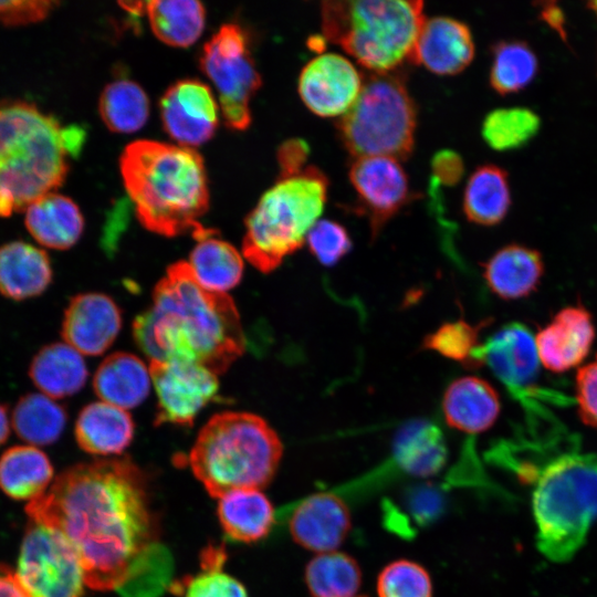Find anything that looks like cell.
<instances>
[{"label":"cell","mask_w":597,"mask_h":597,"mask_svg":"<svg viewBox=\"0 0 597 597\" xmlns=\"http://www.w3.org/2000/svg\"><path fill=\"white\" fill-rule=\"evenodd\" d=\"M283 454L277 433L260 416L214 415L189 453L195 476L217 499L234 490H261L274 478Z\"/></svg>","instance_id":"obj_6"},{"label":"cell","mask_w":597,"mask_h":597,"mask_svg":"<svg viewBox=\"0 0 597 597\" xmlns=\"http://www.w3.org/2000/svg\"><path fill=\"white\" fill-rule=\"evenodd\" d=\"M594 337L591 316L584 307L563 308L535 337L540 362L548 370L566 371L587 356Z\"/></svg>","instance_id":"obj_20"},{"label":"cell","mask_w":597,"mask_h":597,"mask_svg":"<svg viewBox=\"0 0 597 597\" xmlns=\"http://www.w3.org/2000/svg\"><path fill=\"white\" fill-rule=\"evenodd\" d=\"M145 13L155 36L170 46L193 44L205 28L206 10L199 1H148Z\"/></svg>","instance_id":"obj_33"},{"label":"cell","mask_w":597,"mask_h":597,"mask_svg":"<svg viewBox=\"0 0 597 597\" xmlns=\"http://www.w3.org/2000/svg\"><path fill=\"white\" fill-rule=\"evenodd\" d=\"M25 512L69 540L95 590H122L164 557L145 476L128 458L64 470Z\"/></svg>","instance_id":"obj_1"},{"label":"cell","mask_w":597,"mask_h":597,"mask_svg":"<svg viewBox=\"0 0 597 597\" xmlns=\"http://www.w3.org/2000/svg\"><path fill=\"white\" fill-rule=\"evenodd\" d=\"M67 413L55 399L42 392H29L15 404L11 427L27 444L43 447L54 443L64 431Z\"/></svg>","instance_id":"obj_31"},{"label":"cell","mask_w":597,"mask_h":597,"mask_svg":"<svg viewBox=\"0 0 597 597\" xmlns=\"http://www.w3.org/2000/svg\"><path fill=\"white\" fill-rule=\"evenodd\" d=\"M482 325L483 323L473 326L463 320L446 322L423 338L422 348L468 367L480 345L479 332Z\"/></svg>","instance_id":"obj_41"},{"label":"cell","mask_w":597,"mask_h":597,"mask_svg":"<svg viewBox=\"0 0 597 597\" xmlns=\"http://www.w3.org/2000/svg\"><path fill=\"white\" fill-rule=\"evenodd\" d=\"M84 139L82 127L63 126L32 102L0 100V217L61 187Z\"/></svg>","instance_id":"obj_5"},{"label":"cell","mask_w":597,"mask_h":597,"mask_svg":"<svg viewBox=\"0 0 597 597\" xmlns=\"http://www.w3.org/2000/svg\"><path fill=\"white\" fill-rule=\"evenodd\" d=\"M590 7H591V9H593V10L596 12V14H597V1L591 2V3H590Z\"/></svg>","instance_id":"obj_50"},{"label":"cell","mask_w":597,"mask_h":597,"mask_svg":"<svg viewBox=\"0 0 597 597\" xmlns=\"http://www.w3.org/2000/svg\"><path fill=\"white\" fill-rule=\"evenodd\" d=\"M227 554L222 547L208 546L201 553V570L186 579L184 597H248L244 586L223 572Z\"/></svg>","instance_id":"obj_39"},{"label":"cell","mask_w":597,"mask_h":597,"mask_svg":"<svg viewBox=\"0 0 597 597\" xmlns=\"http://www.w3.org/2000/svg\"><path fill=\"white\" fill-rule=\"evenodd\" d=\"M542 14L549 25L563 33L564 17L559 8L551 4L549 7L543 8Z\"/></svg>","instance_id":"obj_48"},{"label":"cell","mask_w":597,"mask_h":597,"mask_svg":"<svg viewBox=\"0 0 597 597\" xmlns=\"http://www.w3.org/2000/svg\"><path fill=\"white\" fill-rule=\"evenodd\" d=\"M327 189V178L313 166L281 176L245 219L243 256L262 273L275 270L306 241L324 210Z\"/></svg>","instance_id":"obj_8"},{"label":"cell","mask_w":597,"mask_h":597,"mask_svg":"<svg viewBox=\"0 0 597 597\" xmlns=\"http://www.w3.org/2000/svg\"><path fill=\"white\" fill-rule=\"evenodd\" d=\"M510 203L507 176L500 167L484 165L469 177L463 193V211L471 222L482 226L499 223Z\"/></svg>","instance_id":"obj_32"},{"label":"cell","mask_w":597,"mask_h":597,"mask_svg":"<svg viewBox=\"0 0 597 597\" xmlns=\"http://www.w3.org/2000/svg\"><path fill=\"white\" fill-rule=\"evenodd\" d=\"M360 73L345 56L324 53L312 59L298 76L297 90L305 106L322 117L343 116L363 88Z\"/></svg>","instance_id":"obj_16"},{"label":"cell","mask_w":597,"mask_h":597,"mask_svg":"<svg viewBox=\"0 0 597 597\" xmlns=\"http://www.w3.org/2000/svg\"><path fill=\"white\" fill-rule=\"evenodd\" d=\"M149 100L143 87L128 78L108 83L102 91L98 111L106 127L121 134L139 130L149 116Z\"/></svg>","instance_id":"obj_34"},{"label":"cell","mask_w":597,"mask_h":597,"mask_svg":"<svg viewBox=\"0 0 597 597\" xmlns=\"http://www.w3.org/2000/svg\"><path fill=\"white\" fill-rule=\"evenodd\" d=\"M56 6L57 2L45 0L0 1V24L20 27L36 23L48 18Z\"/></svg>","instance_id":"obj_43"},{"label":"cell","mask_w":597,"mask_h":597,"mask_svg":"<svg viewBox=\"0 0 597 597\" xmlns=\"http://www.w3.org/2000/svg\"><path fill=\"white\" fill-rule=\"evenodd\" d=\"M350 526L346 503L333 493L306 498L295 507L289 521L293 540L317 554L336 551L346 540Z\"/></svg>","instance_id":"obj_18"},{"label":"cell","mask_w":597,"mask_h":597,"mask_svg":"<svg viewBox=\"0 0 597 597\" xmlns=\"http://www.w3.org/2000/svg\"><path fill=\"white\" fill-rule=\"evenodd\" d=\"M543 274L541 255L528 248L511 244L495 252L484 264L490 290L503 300H516L533 292Z\"/></svg>","instance_id":"obj_28"},{"label":"cell","mask_w":597,"mask_h":597,"mask_svg":"<svg viewBox=\"0 0 597 597\" xmlns=\"http://www.w3.org/2000/svg\"><path fill=\"white\" fill-rule=\"evenodd\" d=\"M305 583L313 597H356L362 585V570L348 554L321 553L307 563Z\"/></svg>","instance_id":"obj_35"},{"label":"cell","mask_w":597,"mask_h":597,"mask_svg":"<svg viewBox=\"0 0 597 597\" xmlns=\"http://www.w3.org/2000/svg\"><path fill=\"white\" fill-rule=\"evenodd\" d=\"M498 461L532 488L536 545L552 562L569 561L597 520V453L556 417L526 425L503 441Z\"/></svg>","instance_id":"obj_2"},{"label":"cell","mask_w":597,"mask_h":597,"mask_svg":"<svg viewBox=\"0 0 597 597\" xmlns=\"http://www.w3.org/2000/svg\"><path fill=\"white\" fill-rule=\"evenodd\" d=\"M122 327L116 303L102 293L73 296L64 311L61 334L82 355L97 356L108 349Z\"/></svg>","instance_id":"obj_17"},{"label":"cell","mask_w":597,"mask_h":597,"mask_svg":"<svg viewBox=\"0 0 597 597\" xmlns=\"http://www.w3.org/2000/svg\"><path fill=\"white\" fill-rule=\"evenodd\" d=\"M149 368L130 353L107 356L95 371L93 387L102 401L124 410L139 406L151 385Z\"/></svg>","instance_id":"obj_25"},{"label":"cell","mask_w":597,"mask_h":597,"mask_svg":"<svg viewBox=\"0 0 597 597\" xmlns=\"http://www.w3.org/2000/svg\"><path fill=\"white\" fill-rule=\"evenodd\" d=\"M422 7L405 0L324 1L323 34L374 73H389L411 60Z\"/></svg>","instance_id":"obj_7"},{"label":"cell","mask_w":597,"mask_h":597,"mask_svg":"<svg viewBox=\"0 0 597 597\" xmlns=\"http://www.w3.org/2000/svg\"><path fill=\"white\" fill-rule=\"evenodd\" d=\"M119 170L144 228L165 237L206 229L199 221L209 207L207 172L193 148L135 140L123 150Z\"/></svg>","instance_id":"obj_4"},{"label":"cell","mask_w":597,"mask_h":597,"mask_svg":"<svg viewBox=\"0 0 597 597\" xmlns=\"http://www.w3.org/2000/svg\"><path fill=\"white\" fill-rule=\"evenodd\" d=\"M486 365L510 394L521 404L537 400H561V395L536 387L540 370L535 338L521 323H511L480 344L468 365Z\"/></svg>","instance_id":"obj_12"},{"label":"cell","mask_w":597,"mask_h":597,"mask_svg":"<svg viewBox=\"0 0 597 597\" xmlns=\"http://www.w3.org/2000/svg\"><path fill=\"white\" fill-rule=\"evenodd\" d=\"M221 526L233 541L258 542L268 536L274 523V510L261 490H234L219 499Z\"/></svg>","instance_id":"obj_30"},{"label":"cell","mask_w":597,"mask_h":597,"mask_svg":"<svg viewBox=\"0 0 597 597\" xmlns=\"http://www.w3.org/2000/svg\"><path fill=\"white\" fill-rule=\"evenodd\" d=\"M400 465L417 475L437 472L446 461L447 449L440 430L423 420L401 429L395 443Z\"/></svg>","instance_id":"obj_36"},{"label":"cell","mask_w":597,"mask_h":597,"mask_svg":"<svg viewBox=\"0 0 597 597\" xmlns=\"http://www.w3.org/2000/svg\"><path fill=\"white\" fill-rule=\"evenodd\" d=\"M416 105L401 76L373 73L338 122L345 148L355 158L385 156L406 159L415 144Z\"/></svg>","instance_id":"obj_9"},{"label":"cell","mask_w":597,"mask_h":597,"mask_svg":"<svg viewBox=\"0 0 597 597\" xmlns=\"http://www.w3.org/2000/svg\"><path fill=\"white\" fill-rule=\"evenodd\" d=\"M540 128V118L526 107L498 108L482 123V137L495 150H511L528 142Z\"/></svg>","instance_id":"obj_38"},{"label":"cell","mask_w":597,"mask_h":597,"mask_svg":"<svg viewBox=\"0 0 597 597\" xmlns=\"http://www.w3.org/2000/svg\"><path fill=\"white\" fill-rule=\"evenodd\" d=\"M11 417L6 405L0 402V446L3 444L10 434Z\"/></svg>","instance_id":"obj_49"},{"label":"cell","mask_w":597,"mask_h":597,"mask_svg":"<svg viewBox=\"0 0 597 597\" xmlns=\"http://www.w3.org/2000/svg\"><path fill=\"white\" fill-rule=\"evenodd\" d=\"M447 423L465 433L488 430L500 413V400L494 388L484 379L464 376L453 380L442 397Z\"/></svg>","instance_id":"obj_22"},{"label":"cell","mask_w":597,"mask_h":597,"mask_svg":"<svg viewBox=\"0 0 597 597\" xmlns=\"http://www.w3.org/2000/svg\"><path fill=\"white\" fill-rule=\"evenodd\" d=\"M378 597H432V580L427 569L410 559L387 564L378 574Z\"/></svg>","instance_id":"obj_40"},{"label":"cell","mask_w":597,"mask_h":597,"mask_svg":"<svg viewBox=\"0 0 597 597\" xmlns=\"http://www.w3.org/2000/svg\"><path fill=\"white\" fill-rule=\"evenodd\" d=\"M133 333L150 362H188L217 375L245 346L233 300L199 284L186 261L167 269L155 286L151 304L135 318Z\"/></svg>","instance_id":"obj_3"},{"label":"cell","mask_w":597,"mask_h":597,"mask_svg":"<svg viewBox=\"0 0 597 597\" xmlns=\"http://www.w3.org/2000/svg\"><path fill=\"white\" fill-rule=\"evenodd\" d=\"M306 243L311 253L325 266L335 265L352 249V240L346 228L327 219L318 220L312 227Z\"/></svg>","instance_id":"obj_42"},{"label":"cell","mask_w":597,"mask_h":597,"mask_svg":"<svg viewBox=\"0 0 597 597\" xmlns=\"http://www.w3.org/2000/svg\"><path fill=\"white\" fill-rule=\"evenodd\" d=\"M15 575L30 597H81L85 575L78 555L56 528L30 520Z\"/></svg>","instance_id":"obj_11"},{"label":"cell","mask_w":597,"mask_h":597,"mask_svg":"<svg viewBox=\"0 0 597 597\" xmlns=\"http://www.w3.org/2000/svg\"><path fill=\"white\" fill-rule=\"evenodd\" d=\"M24 226L42 247L67 250L81 238L84 218L78 206L56 191L33 201L24 211Z\"/></svg>","instance_id":"obj_23"},{"label":"cell","mask_w":597,"mask_h":597,"mask_svg":"<svg viewBox=\"0 0 597 597\" xmlns=\"http://www.w3.org/2000/svg\"><path fill=\"white\" fill-rule=\"evenodd\" d=\"M87 376L83 355L65 342L42 347L29 367V377L33 385L40 392L55 400L80 391Z\"/></svg>","instance_id":"obj_26"},{"label":"cell","mask_w":597,"mask_h":597,"mask_svg":"<svg viewBox=\"0 0 597 597\" xmlns=\"http://www.w3.org/2000/svg\"><path fill=\"white\" fill-rule=\"evenodd\" d=\"M74 432L77 444L85 452L118 454L133 439L134 421L127 410L101 400L80 411Z\"/></svg>","instance_id":"obj_24"},{"label":"cell","mask_w":597,"mask_h":597,"mask_svg":"<svg viewBox=\"0 0 597 597\" xmlns=\"http://www.w3.org/2000/svg\"><path fill=\"white\" fill-rule=\"evenodd\" d=\"M536 71L537 59L525 43L506 41L494 48L490 82L499 93H512L525 87Z\"/></svg>","instance_id":"obj_37"},{"label":"cell","mask_w":597,"mask_h":597,"mask_svg":"<svg viewBox=\"0 0 597 597\" xmlns=\"http://www.w3.org/2000/svg\"><path fill=\"white\" fill-rule=\"evenodd\" d=\"M52 480V463L38 447L13 446L0 455V489L11 499L33 501L48 491Z\"/></svg>","instance_id":"obj_29"},{"label":"cell","mask_w":597,"mask_h":597,"mask_svg":"<svg viewBox=\"0 0 597 597\" xmlns=\"http://www.w3.org/2000/svg\"><path fill=\"white\" fill-rule=\"evenodd\" d=\"M360 211L369 220L375 238L410 199L408 177L398 159L385 156L358 157L349 168Z\"/></svg>","instance_id":"obj_14"},{"label":"cell","mask_w":597,"mask_h":597,"mask_svg":"<svg viewBox=\"0 0 597 597\" xmlns=\"http://www.w3.org/2000/svg\"><path fill=\"white\" fill-rule=\"evenodd\" d=\"M474 56V42L468 25L449 17L423 21L411 62L439 75L463 71Z\"/></svg>","instance_id":"obj_19"},{"label":"cell","mask_w":597,"mask_h":597,"mask_svg":"<svg viewBox=\"0 0 597 597\" xmlns=\"http://www.w3.org/2000/svg\"><path fill=\"white\" fill-rule=\"evenodd\" d=\"M157 395L155 423L192 425L219 392L218 375L205 366L179 360L149 364Z\"/></svg>","instance_id":"obj_13"},{"label":"cell","mask_w":597,"mask_h":597,"mask_svg":"<svg viewBox=\"0 0 597 597\" xmlns=\"http://www.w3.org/2000/svg\"><path fill=\"white\" fill-rule=\"evenodd\" d=\"M0 597H30L20 584L15 572L0 563Z\"/></svg>","instance_id":"obj_47"},{"label":"cell","mask_w":597,"mask_h":597,"mask_svg":"<svg viewBox=\"0 0 597 597\" xmlns=\"http://www.w3.org/2000/svg\"><path fill=\"white\" fill-rule=\"evenodd\" d=\"M193 238L196 244L187 263L199 284L218 293H226L238 285L244 268L239 251L218 238L213 229L206 228Z\"/></svg>","instance_id":"obj_27"},{"label":"cell","mask_w":597,"mask_h":597,"mask_svg":"<svg viewBox=\"0 0 597 597\" xmlns=\"http://www.w3.org/2000/svg\"><path fill=\"white\" fill-rule=\"evenodd\" d=\"M200 67L212 83L228 127L244 130L251 123L250 102L262 80L243 30L223 24L203 45Z\"/></svg>","instance_id":"obj_10"},{"label":"cell","mask_w":597,"mask_h":597,"mask_svg":"<svg viewBox=\"0 0 597 597\" xmlns=\"http://www.w3.org/2000/svg\"><path fill=\"white\" fill-rule=\"evenodd\" d=\"M576 398L582 420L597 428V356L578 370Z\"/></svg>","instance_id":"obj_44"},{"label":"cell","mask_w":597,"mask_h":597,"mask_svg":"<svg viewBox=\"0 0 597 597\" xmlns=\"http://www.w3.org/2000/svg\"><path fill=\"white\" fill-rule=\"evenodd\" d=\"M356 597H358V596H356Z\"/></svg>","instance_id":"obj_51"},{"label":"cell","mask_w":597,"mask_h":597,"mask_svg":"<svg viewBox=\"0 0 597 597\" xmlns=\"http://www.w3.org/2000/svg\"><path fill=\"white\" fill-rule=\"evenodd\" d=\"M159 111L166 133L177 145L187 148L210 140L221 115L211 88L195 78L170 85L160 100Z\"/></svg>","instance_id":"obj_15"},{"label":"cell","mask_w":597,"mask_h":597,"mask_svg":"<svg viewBox=\"0 0 597 597\" xmlns=\"http://www.w3.org/2000/svg\"><path fill=\"white\" fill-rule=\"evenodd\" d=\"M310 154L307 143L300 138L284 142L277 151L281 176H291L302 171Z\"/></svg>","instance_id":"obj_46"},{"label":"cell","mask_w":597,"mask_h":597,"mask_svg":"<svg viewBox=\"0 0 597 597\" xmlns=\"http://www.w3.org/2000/svg\"><path fill=\"white\" fill-rule=\"evenodd\" d=\"M52 264L44 250L14 240L0 245V294L24 301L41 295L51 284Z\"/></svg>","instance_id":"obj_21"},{"label":"cell","mask_w":597,"mask_h":597,"mask_svg":"<svg viewBox=\"0 0 597 597\" xmlns=\"http://www.w3.org/2000/svg\"><path fill=\"white\" fill-rule=\"evenodd\" d=\"M432 180L438 186H454L464 172L460 155L450 149L439 150L431 159Z\"/></svg>","instance_id":"obj_45"}]
</instances>
